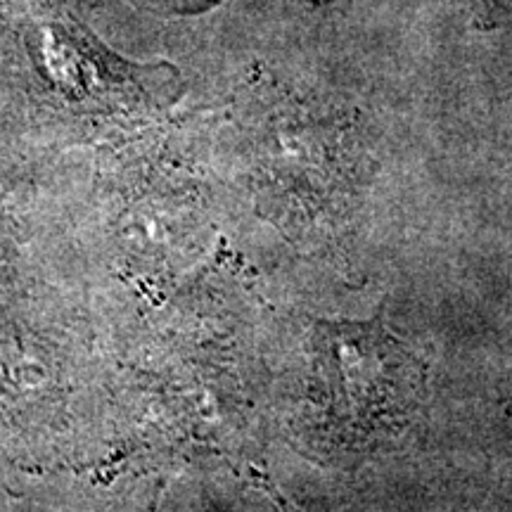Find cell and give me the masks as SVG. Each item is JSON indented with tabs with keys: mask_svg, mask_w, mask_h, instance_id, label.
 <instances>
[{
	"mask_svg": "<svg viewBox=\"0 0 512 512\" xmlns=\"http://www.w3.org/2000/svg\"><path fill=\"white\" fill-rule=\"evenodd\" d=\"M318 373L332 437L349 446L389 434L418 399V366L382 330H320Z\"/></svg>",
	"mask_w": 512,
	"mask_h": 512,
	"instance_id": "obj_1",
	"label": "cell"
},
{
	"mask_svg": "<svg viewBox=\"0 0 512 512\" xmlns=\"http://www.w3.org/2000/svg\"><path fill=\"white\" fill-rule=\"evenodd\" d=\"M249 140L254 143L256 178L273 202V214L309 228V223L347 209L351 169L337 162H344L342 143L349 138H306V133L280 131Z\"/></svg>",
	"mask_w": 512,
	"mask_h": 512,
	"instance_id": "obj_2",
	"label": "cell"
}]
</instances>
